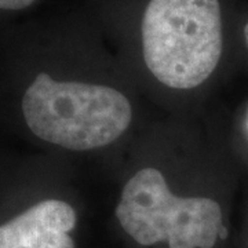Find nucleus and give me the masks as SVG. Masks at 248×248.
<instances>
[{
    "mask_svg": "<svg viewBox=\"0 0 248 248\" xmlns=\"http://www.w3.org/2000/svg\"><path fill=\"white\" fill-rule=\"evenodd\" d=\"M143 61L170 89L203 84L223 50L219 0H151L141 25Z\"/></svg>",
    "mask_w": 248,
    "mask_h": 248,
    "instance_id": "2",
    "label": "nucleus"
},
{
    "mask_svg": "<svg viewBox=\"0 0 248 248\" xmlns=\"http://www.w3.org/2000/svg\"><path fill=\"white\" fill-rule=\"evenodd\" d=\"M246 125H247V131H248V109H247V117H246Z\"/></svg>",
    "mask_w": 248,
    "mask_h": 248,
    "instance_id": "7",
    "label": "nucleus"
},
{
    "mask_svg": "<svg viewBox=\"0 0 248 248\" xmlns=\"http://www.w3.org/2000/svg\"><path fill=\"white\" fill-rule=\"evenodd\" d=\"M244 40H246V46H247L248 50V22L246 24V27H244Z\"/></svg>",
    "mask_w": 248,
    "mask_h": 248,
    "instance_id": "6",
    "label": "nucleus"
},
{
    "mask_svg": "<svg viewBox=\"0 0 248 248\" xmlns=\"http://www.w3.org/2000/svg\"><path fill=\"white\" fill-rule=\"evenodd\" d=\"M18 112L35 140L71 152L110 145L133 120L131 104L120 91L60 79L47 69L33 72L22 86Z\"/></svg>",
    "mask_w": 248,
    "mask_h": 248,
    "instance_id": "1",
    "label": "nucleus"
},
{
    "mask_svg": "<svg viewBox=\"0 0 248 248\" xmlns=\"http://www.w3.org/2000/svg\"><path fill=\"white\" fill-rule=\"evenodd\" d=\"M37 0H0V17L31 9Z\"/></svg>",
    "mask_w": 248,
    "mask_h": 248,
    "instance_id": "5",
    "label": "nucleus"
},
{
    "mask_svg": "<svg viewBox=\"0 0 248 248\" xmlns=\"http://www.w3.org/2000/svg\"><path fill=\"white\" fill-rule=\"evenodd\" d=\"M78 214L58 197H42L0 222V248H76Z\"/></svg>",
    "mask_w": 248,
    "mask_h": 248,
    "instance_id": "4",
    "label": "nucleus"
},
{
    "mask_svg": "<svg viewBox=\"0 0 248 248\" xmlns=\"http://www.w3.org/2000/svg\"><path fill=\"white\" fill-rule=\"evenodd\" d=\"M116 218L138 244L214 248L221 237V205L210 197H179L157 169L140 170L124 185Z\"/></svg>",
    "mask_w": 248,
    "mask_h": 248,
    "instance_id": "3",
    "label": "nucleus"
}]
</instances>
